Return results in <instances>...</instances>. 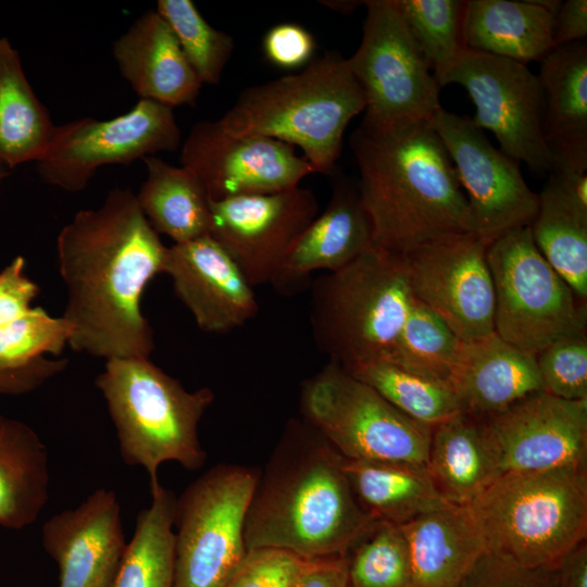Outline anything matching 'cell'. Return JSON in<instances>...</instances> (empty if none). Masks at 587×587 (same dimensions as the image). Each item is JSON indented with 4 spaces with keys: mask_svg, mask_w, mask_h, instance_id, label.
Returning <instances> with one entry per match:
<instances>
[{
    "mask_svg": "<svg viewBox=\"0 0 587 587\" xmlns=\"http://www.w3.org/2000/svg\"><path fill=\"white\" fill-rule=\"evenodd\" d=\"M167 247L145 217L136 193L115 187L96 209L78 211L57 237L67 298L68 346L105 361L149 358L153 330L141 312L147 285L163 273Z\"/></svg>",
    "mask_w": 587,
    "mask_h": 587,
    "instance_id": "cell-1",
    "label": "cell"
},
{
    "mask_svg": "<svg viewBox=\"0 0 587 587\" xmlns=\"http://www.w3.org/2000/svg\"><path fill=\"white\" fill-rule=\"evenodd\" d=\"M342 455L303 417L287 422L245 519L246 549L304 559L344 554L374 521L358 502Z\"/></svg>",
    "mask_w": 587,
    "mask_h": 587,
    "instance_id": "cell-2",
    "label": "cell"
},
{
    "mask_svg": "<svg viewBox=\"0 0 587 587\" xmlns=\"http://www.w3.org/2000/svg\"><path fill=\"white\" fill-rule=\"evenodd\" d=\"M374 248L404 255L438 237L474 232L455 167L430 123L350 136Z\"/></svg>",
    "mask_w": 587,
    "mask_h": 587,
    "instance_id": "cell-3",
    "label": "cell"
},
{
    "mask_svg": "<svg viewBox=\"0 0 587 587\" xmlns=\"http://www.w3.org/2000/svg\"><path fill=\"white\" fill-rule=\"evenodd\" d=\"M364 108L348 59L329 51L298 74L247 88L217 123L235 136L267 137L298 147L315 173L332 175L344 133Z\"/></svg>",
    "mask_w": 587,
    "mask_h": 587,
    "instance_id": "cell-4",
    "label": "cell"
},
{
    "mask_svg": "<svg viewBox=\"0 0 587 587\" xmlns=\"http://www.w3.org/2000/svg\"><path fill=\"white\" fill-rule=\"evenodd\" d=\"M95 384L107 403L123 461L146 469L150 489L160 484L158 469L164 462L175 461L188 471L204 465L198 428L215 398L210 388L189 391L145 357L107 360Z\"/></svg>",
    "mask_w": 587,
    "mask_h": 587,
    "instance_id": "cell-5",
    "label": "cell"
},
{
    "mask_svg": "<svg viewBox=\"0 0 587 587\" xmlns=\"http://www.w3.org/2000/svg\"><path fill=\"white\" fill-rule=\"evenodd\" d=\"M486 551L553 570L587 535V467L505 473L471 504Z\"/></svg>",
    "mask_w": 587,
    "mask_h": 587,
    "instance_id": "cell-6",
    "label": "cell"
},
{
    "mask_svg": "<svg viewBox=\"0 0 587 587\" xmlns=\"http://www.w3.org/2000/svg\"><path fill=\"white\" fill-rule=\"evenodd\" d=\"M310 287L313 339L345 370L383 360L415 300L402 255L374 247Z\"/></svg>",
    "mask_w": 587,
    "mask_h": 587,
    "instance_id": "cell-7",
    "label": "cell"
},
{
    "mask_svg": "<svg viewBox=\"0 0 587 587\" xmlns=\"http://www.w3.org/2000/svg\"><path fill=\"white\" fill-rule=\"evenodd\" d=\"M495 333L537 355L555 341L586 334L587 307L537 249L530 226L490 241Z\"/></svg>",
    "mask_w": 587,
    "mask_h": 587,
    "instance_id": "cell-8",
    "label": "cell"
},
{
    "mask_svg": "<svg viewBox=\"0 0 587 587\" xmlns=\"http://www.w3.org/2000/svg\"><path fill=\"white\" fill-rule=\"evenodd\" d=\"M302 417L349 460L426 466L433 427L328 361L300 388Z\"/></svg>",
    "mask_w": 587,
    "mask_h": 587,
    "instance_id": "cell-9",
    "label": "cell"
},
{
    "mask_svg": "<svg viewBox=\"0 0 587 587\" xmlns=\"http://www.w3.org/2000/svg\"><path fill=\"white\" fill-rule=\"evenodd\" d=\"M364 5L362 39L348 58L365 100L359 127L380 134L430 123L442 108L441 87L397 1L367 0Z\"/></svg>",
    "mask_w": 587,
    "mask_h": 587,
    "instance_id": "cell-10",
    "label": "cell"
},
{
    "mask_svg": "<svg viewBox=\"0 0 587 587\" xmlns=\"http://www.w3.org/2000/svg\"><path fill=\"white\" fill-rule=\"evenodd\" d=\"M259 472L218 464L176 498L172 587H225L247 549L245 519Z\"/></svg>",
    "mask_w": 587,
    "mask_h": 587,
    "instance_id": "cell-11",
    "label": "cell"
},
{
    "mask_svg": "<svg viewBox=\"0 0 587 587\" xmlns=\"http://www.w3.org/2000/svg\"><path fill=\"white\" fill-rule=\"evenodd\" d=\"M180 145L173 108L140 99L128 112L109 120L87 116L55 126L36 170L46 184L79 192L102 166L128 165L158 152H174Z\"/></svg>",
    "mask_w": 587,
    "mask_h": 587,
    "instance_id": "cell-12",
    "label": "cell"
},
{
    "mask_svg": "<svg viewBox=\"0 0 587 587\" xmlns=\"http://www.w3.org/2000/svg\"><path fill=\"white\" fill-rule=\"evenodd\" d=\"M466 89L474 105L472 122L490 130L500 150L535 173H550L557 157L544 136L545 93L526 64L467 49L446 85Z\"/></svg>",
    "mask_w": 587,
    "mask_h": 587,
    "instance_id": "cell-13",
    "label": "cell"
},
{
    "mask_svg": "<svg viewBox=\"0 0 587 587\" xmlns=\"http://www.w3.org/2000/svg\"><path fill=\"white\" fill-rule=\"evenodd\" d=\"M490 241L475 232L452 233L402 255L415 299L464 342L495 333Z\"/></svg>",
    "mask_w": 587,
    "mask_h": 587,
    "instance_id": "cell-14",
    "label": "cell"
},
{
    "mask_svg": "<svg viewBox=\"0 0 587 587\" xmlns=\"http://www.w3.org/2000/svg\"><path fill=\"white\" fill-rule=\"evenodd\" d=\"M430 125L455 167L474 232L492 240L510 229L530 226L539 193L524 180L520 162L495 148L471 117L441 108Z\"/></svg>",
    "mask_w": 587,
    "mask_h": 587,
    "instance_id": "cell-15",
    "label": "cell"
},
{
    "mask_svg": "<svg viewBox=\"0 0 587 587\" xmlns=\"http://www.w3.org/2000/svg\"><path fill=\"white\" fill-rule=\"evenodd\" d=\"M179 162L211 201L288 190L315 173L292 146L267 137L235 136L217 121L191 127L182 143Z\"/></svg>",
    "mask_w": 587,
    "mask_h": 587,
    "instance_id": "cell-16",
    "label": "cell"
},
{
    "mask_svg": "<svg viewBox=\"0 0 587 587\" xmlns=\"http://www.w3.org/2000/svg\"><path fill=\"white\" fill-rule=\"evenodd\" d=\"M210 204L209 235L252 287L271 285L292 243L319 214L315 195L300 186Z\"/></svg>",
    "mask_w": 587,
    "mask_h": 587,
    "instance_id": "cell-17",
    "label": "cell"
},
{
    "mask_svg": "<svg viewBox=\"0 0 587 587\" xmlns=\"http://www.w3.org/2000/svg\"><path fill=\"white\" fill-rule=\"evenodd\" d=\"M479 419L501 475L587 467V400L538 391Z\"/></svg>",
    "mask_w": 587,
    "mask_h": 587,
    "instance_id": "cell-18",
    "label": "cell"
},
{
    "mask_svg": "<svg viewBox=\"0 0 587 587\" xmlns=\"http://www.w3.org/2000/svg\"><path fill=\"white\" fill-rule=\"evenodd\" d=\"M41 540L59 566V587H112L127 548L116 494L98 488L78 507L52 515Z\"/></svg>",
    "mask_w": 587,
    "mask_h": 587,
    "instance_id": "cell-19",
    "label": "cell"
},
{
    "mask_svg": "<svg viewBox=\"0 0 587 587\" xmlns=\"http://www.w3.org/2000/svg\"><path fill=\"white\" fill-rule=\"evenodd\" d=\"M163 274L205 333L232 332L259 312L253 287L210 235L167 247Z\"/></svg>",
    "mask_w": 587,
    "mask_h": 587,
    "instance_id": "cell-20",
    "label": "cell"
},
{
    "mask_svg": "<svg viewBox=\"0 0 587 587\" xmlns=\"http://www.w3.org/2000/svg\"><path fill=\"white\" fill-rule=\"evenodd\" d=\"M372 247L358 185L338 177L326 208L292 243L271 285L278 295L294 296L310 286L313 273L337 271Z\"/></svg>",
    "mask_w": 587,
    "mask_h": 587,
    "instance_id": "cell-21",
    "label": "cell"
},
{
    "mask_svg": "<svg viewBox=\"0 0 587 587\" xmlns=\"http://www.w3.org/2000/svg\"><path fill=\"white\" fill-rule=\"evenodd\" d=\"M112 53L121 75L140 99L171 108L196 102L202 84L155 10L141 14L116 38Z\"/></svg>",
    "mask_w": 587,
    "mask_h": 587,
    "instance_id": "cell-22",
    "label": "cell"
},
{
    "mask_svg": "<svg viewBox=\"0 0 587 587\" xmlns=\"http://www.w3.org/2000/svg\"><path fill=\"white\" fill-rule=\"evenodd\" d=\"M461 411L477 417L499 413L523 398L544 391L536 355L496 333L464 342L450 380Z\"/></svg>",
    "mask_w": 587,
    "mask_h": 587,
    "instance_id": "cell-23",
    "label": "cell"
},
{
    "mask_svg": "<svg viewBox=\"0 0 587 587\" xmlns=\"http://www.w3.org/2000/svg\"><path fill=\"white\" fill-rule=\"evenodd\" d=\"M414 587H461L486 551L470 505L447 504L402 525Z\"/></svg>",
    "mask_w": 587,
    "mask_h": 587,
    "instance_id": "cell-24",
    "label": "cell"
},
{
    "mask_svg": "<svg viewBox=\"0 0 587 587\" xmlns=\"http://www.w3.org/2000/svg\"><path fill=\"white\" fill-rule=\"evenodd\" d=\"M22 255L0 271V369L18 370L68 345L70 323L33 307L40 288L25 271Z\"/></svg>",
    "mask_w": 587,
    "mask_h": 587,
    "instance_id": "cell-25",
    "label": "cell"
},
{
    "mask_svg": "<svg viewBox=\"0 0 587 587\" xmlns=\"http://www.w3.org/2000/svg\"><path fill=\"white\" fill-rule=\"evenodd\" d=\"M545 93L544 136L557 162L587 164V43L557 46L538 74Z\"/></svg>",
    "mask_w": 587,
    "mask_h": 587,
    "instance_id": "cell-26",
    "label": "cell"
},
{
    "mask_svg": "<svg viewBox=\"0 0 587 587\" xmlns=\"http://www.w3.org/2000/svg\"><path fill=\"white\" fill-rule=\"evenodd\" d=\"M427 472L445 499L470 505L501 474L479 417L459 412L432 429Z\"/></svg>",
    "mask_w": 587,
    "mask_h": 587,
    "instance_id": "cell-27",
    "label": "cell"
},
{
    "mask_svg": "<svg viewBox=\"0 0 587 587\" xmlns=\"http://www.w3.org/2000/svg\"><path fill=\"white\" fill-rule=\"evenodd\" d=\"M554 15L534 0H469L464 15L467 49L523 64L555 48Z\"/></svg>",
    "mask_w": 587,
    "mask_h": 587,
    "instance_id": "cell-28",
    "label": "cell"
},
{
    "mask_svg": "<svg viewBox=\"0 0 587 587\" xmlns=\"http://www.w3.org/2000/svg\"><path fill=\"white\" fill-rule=\"evenodd\" d=\"M48 450L26 423L0 414V527L21 530L49 500Z\"/></svg>",
    "mask_w": 587,
    "mask_h": 587,
    "instance_id": "cell-29",
    "label": "cell"
},
{
    "mask_svg": "<svg viewBox=\"0 0 587 587\" xmlns=\"http://www.w3.org/2000/svg\"><path fill=\"white\" fill-rule=\"evenodd\" d=\"M342 469L358 502L374 521L402 525L450 504L424 465L344 458Z\"/></svg>",
    "mask_w": 587,
    "mask_h": 587,
    "instance_id": "cell-30",
    "label": "cell"
},
{
    "mask_svg": "<svg viewBox=\"0 0 587 587\" xmlns=\"http://www.w3.org/2000/svg\"><path fill=\"white\" fill-rule=\"evenodd\" d=\"M147 178L136 198L151 225L174 243H184L210 234V199L196 176L183 166L155 155L142 159Z\"/></svg>",
    "mask_w": 587,
    "mask_h": 587,
    "instance_id": "cell-31",
    "label": "cell"
},
{
    "mask_svg": "<svg viewBox=\"0 0 587 587\" xmlns=\"http://www.w3.org/2000/svg\"><path fill=\"white\" fill-rule=\"evenodd\" d=\"M55 125L24 73L18 52L0 38V163L12 170L39 161Z\"/></svg>",
    "mask_w": 587,
    "mask_h": 587,
    "instance_id": "cell-32",
    "label": "cell"
},
{
    "mask_svg": "<svg viewBox=\"0 0 587 587\" xmlns=\"http://www.w3.org/2000/svg\"><path fill=\"white\" fill-rule=\"evenodd\" d=\"M176 497L161 484L136 519L135 530L112 587H172L175 564Z\"/></svg>",
    "mask_w": 587,
    "mask_h": 587,
    "instance_id": "cell-33",
    "label": "cell"
},
{
    "mask_svg": "<svg viewBox=\"0 0 587 587\" xmlns=\"http://www.w3.org/2000/svg\"><path fill=\"white\" fill-rule=\"evenodd\" d=\"M534 242L575 295L587 300V218L545 185L530 225Z\"/></svg>",
    "mask_w": 587,
    "mask_h": 587,
    "instance_id": "cell-34",
    "label": "cell"
},
{
    "mask_svg": "<svg viewBox=\"0 0 587 587\" xmlns=\"http://www.w3.org/2000/svg\"><path fill=\"white\" fill-rule=\"evenodd\" d=\"M463 346L464 341L445 322L415 299L383 360L450 386Z\"/></svg>",
    "mask_w": 587,
    "mask_h": 587,
    "instance_id": "cell-35",
    "label": "cell"
},
{
    "mask_svg": "<svg viewBox=\"0 0 587 587\" xmlns=\"http://www.w3.org/2000/svg\"><path fill=\"white\" fill-rule=\"evenodd\" d=\"M377 391L409 417L434 427L462 412L452 388L384 360H375L346 370Z\"/></svg>",
    "mask_w": 587,
    "mask_h": 587,
    "instance_id": "cell-36",
    "label": "cell"
},
{
    "mask_svg": "<svg viewBox=\"0 0 587 587\" xmlns=\"http://www.w3.org/2000/svg\"><path fill=\"white\" fill-rule=\"evenodd\" d=\"M440 87L467 50L464 0H396Z\"/></svg>",
    "mask_w": 587,
    "mask_h": 587,
    "instance_id": "cell-37",
    "label": "cell"
},
{
    "mask_svg": "<svg viewBox=\"0 0 587 587\" xmlns=\"http://www.w3.org/2000/svg\"><path fill=\"white\" fill-rule=\"evenodd\" d=\"M348 587H414L400 525L373 521L344 553Z\"/></svg>",
    "mask_w": 587,
    "mask_h": 587,
    "instance_id": "cell-38",
    "label": "cell"
},
{
    "mask_svg": "<svg viewBox=\"0 0 587 587\" xmlns=\"http://www.w3.org/2000/svg\"><path fill=\"white\" fill-rule=\"evenodd\" d=\"M155 11L173 30L201 84H218L235 49L233 37L213 28L191 0H159Z\"/></svg>",
    "mask_w": 587,
    "mask_h": 587,
    "instance_id": "cell-39",
    "label": "cell"
},
{
    "mask_svg": "<svg viewBox=\"0 0 587 587\" xmlns=\"http://www.w3.org/2000/svg\"><path fill=\"white\" fill-rule=\"evenodd\" d=\"M544 391L565 400H587V336L560 339L536 355Z\"/></svg>",
    "mask_w": 587,
    "mask_h": 587,
    "instance_id": "cell-40",
    "label": "cell"
},
{
    "mask_svg": "<svg viewBox=\"0 0 587 587\" xmlns=\"http://www.w3.org/2000/svg\"><path fill=\"white\" fill-rule=\"evenodd\" d=\"M305 561L285 549H251L225 587H292Z\"/></svg>",
    "mask_w": 587,
    "mask_h": 587,
    "instance_id": "cell-41",
    "label": "cell"
},
{
    "mask_svg": "<svg viewBox=\"0 0 587 587\" xmlns=\"http://www.w3.org/2000/svg\"><path fill=\"white\" fill-rule=\"evenodd\" d=\"M461 587H557L552 570L523 566L485 551Z\"/></svg>",
    "mask_w": 587,
    "mask_h": 587,
    "instance_id": "cell-42",
    "label": "cell"
},
{
    "mask_svg": "<svg viewBox=\"0 0 587 587\" xmlns=\"http://www.w3.org/2000/svg\"><path fill=\"white\" fill-rule=\"evenodd\" d=\"M315 50L313 36L295 23H282L272 27L263 39L266 59L282 68H296L310 63Z\"/></svg>",
    "mask_w": 587,
    "mask_h": 587,
    "instance_id": "cell-43",
    "label": "cell"
},
{
    "mask_svg": "<svg viewBox=\"0 0 587 587\" xmlns=\"http://www.w3.org/2000/svg\"><path fill=\"white\" fill-rule=\"evenodd\" d=\"M67 362L66 359L42 357L23 369H0V396H18L36 390L61 373Z\"/></svg>",
    "mask_w": 587,
    "mask_h": 587,
    "instance_id": "cell-44",
    "label": "cell"
},
{
    "mask_svg": "<svg viewBox=\"0 0 587 587\" xmlns=\"http://www.w3.org/2000/svg\"><path fill=\"white\" fill-rule=\"evenodd\" d=\"M292 587H348L344 554L307 559Z\"/></svg>",
    "mask_w": 587,
    "mask_h": 587,
    "instance_id": "cell-45",
    "label": "cell"
},
{
    "mask_svg": "<svg viewBox=\"0 0 587 587\" xmlns=\"http://www.w3.org/2000/svg\"><path fill=\"white\" fill-rule=\"evenodd\" d=\"M553 42L564 46L587 37V0H566L554 15Z\"/></svg>",
    "mask_w": 587,
    "mask_h": 587,
    "instance_id": "cell-46",
    "label": "cell"
},
{
    "mask_svg": "<svg viewBox=\"0 0 587 587\" xmlns=\"http://www.w3.org/2000/svg\"><path fill=\"white\" fill-rule=\"evenodd\" d=\"M552 571L557 587H587L586 540L572 549Z\"/></svg>",
    "mask_w": 587,
    "mask_h": 587,
    "instance_id": "cell-47",
    "label": "cell"
},
{
    "mask_svg": "<svg viewBox=\"0 0 587 587\" xmlns=\"http://www.w3.org/2000/svg\"><path fill=\"white\" fill-rule=\"evenodd\" d=\"M322 3L341 13H351L359 5H364V1H322Z\"/></svg>",
    "mask_w": 587,
    "mask_h": 587,
    "instance_id": "cell-48",
    "label": "cell"
},
{
    "mask_svg": "<svg viewBox=\"0 0 587 587\" xmlns=\"http://www.w3.org/2000/svg\"><path fill=\"white\" fill-rule=\"evenodd\" d=\"M9 171H10L9 168H7L3 164L0 163V190H1L2 183L10 174Z\"/></svg>",
    "mask_w": 587,
    "mask_h": 587,
    "instance_id": "cell-49",
    "label": "cell"
}]
</instances>
